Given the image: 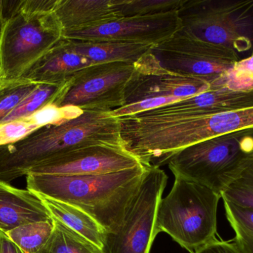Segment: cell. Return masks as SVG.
Segmentation results:
<instances>
[{
  "label": "cell",
  "instance_id": "obj_4",
  "mask_svg": "<svg viewBox=\"0 0 253 253\" xmlns=\"http://www.w3.org/2000/svg\"><path fill=\"white\" fill-rule=\"evenodd\" d=\"M221 195L209 187L175 177L168 196L161 199L156 234L168 233L190 253L216 239L217 209Z\"/></svg>",
  "mask_w": 253,
  "mask_h": 253
},
{
  "label": "cell",
  "instance_id": "obj_30",
  "mask_svg": "<svg viewBox=\"0 0 253 253\" xmlns=\"http://www.w3.org/2000/svg\"><path fill=\"white\" fill-rule=\"evenodd\" d=\"M178 101L180 100L175 98H151V99L144 100V101L113 110L110 111V114L112 117L120 118V117H126V116L133 115L138 113L145 112V111L159 108Z\"/></svg>",
  "mask_w": 253,
  "mask_h": 253
},
{
  "label": "cell",
  "instance_id": "obj_11",
  "mask_svg": "<svg viewBox=\"0 0 253 253\" xmlns=\"http://www.w3.org/2000/svg\"><path fill=\"white\" fill-rule=\"evenodd\" d=\"M141 164L143 163L127 151L124 145L95 144L80 147L57 156L34 168L28 173L56 175H105L132 169Z\"/></svg>",
  "mask_w": 253,
  "mask_h": 253
},
{
  "label": "cell",
  "instance_id": "obj_32",
  "mask_svg": "<svg viewBox=\"0 0 253 253\" xmlns=\"http://www.w3.org/2000/svg\"><path fill=\"white\" fill-rule=\"evenodd\" d=\"M0 253H24L5 233L0 230Z\"/></svg>",
  "mask_w": 253,
  "mask_h": 253
},
{
  "label": "cell",
  "instance_id": "obj_6",
  "mask_svg": "<svg viewBox=\"0 0 253 253\" xmlns=\"http://www.w3.org/2000/svg\"><path fill=\"white\" fill-rule=\"evenodd\" d=\"M181 32L191 38L253 53V0H184Z\"/></svg>",
  "mask_w": 253,
  "mask_h": 253
},
{
  "label": "cell",
  "instance_id": "obj_10",
  "mask_svg": "<svg viewBox=\"0 0 253 253\" xmlns=\"http://www.w3.org/2000/svg\"><path fill=\"white\" fill-rule=\"evenodd\" d=\"M181 28V20L178 11H175L153 16L120 18L67 33L64 38L156 46L170 38Z\"/></svg>",
  "mask_w": 253,
  "mask_h": 253
},
{
  "label": "cell",
  "instance_id": "obj_26",
  "mask_svg": "<svg viewBox=\"0 0 253 253\" xmlns=\"http://www.w3.org/2000/svg\"><path fill=\"white\" fill-rule=\"evenodd\" d=\"M184 0H119L123 17L153 16L178 11Z\"/></svg>",
  "mask_w": 253,
  "mask_h": 253
},
{
  "label": "cell",
  "instance_id": "obj_16",
  "mask_svg": "<svg viewBox=\"0 0 253 253\" xmlns=\"http://www.w3.org/2000/svg\"><path fill=\"white\" fill-rule=\"evenodd\" d=\"M41 199L28 189L0 180V230L6 233L22 224L52 219Z\"/></svg>",
  "mask_w": 253,
  "mask_h": 253
},
{
  "label": "cell",
  "instance_id": "obj_20",
  "mask_svg": "<svg viewBox=\"0 0 253 253\" xmlns=\"http://www.w3.org/2000/svg\"><path fill=\"white\" fill-rule=\"evenodd\" d=\"M68 83L63 85L37 84L20 103L2 120L1 124L32 115L49 104L56 105L66 91Z\"/></svg>",
  "mask_w": 253,
  "mask_h": 253
},
{
  "label": "cell",
  "instance_id": "obj_17",
  "mask_svg": "<svg viewBox=\"0 0 253 253\" xmlns=\"http://www.w3.org/2000/svg\"><path fill=\"white\" fill-rule=\"evenodd\" d=\"M54 13L64 35L123 18L119 0H57Z\"/></svg>",
  "mask_w": 253,
  "mask_h": 253
},
{
  "label": "cell",
  "instance_id": "obj_23",
  "mask_svg": "<svg viewBox=\"0 0 253 253\" xmlns=\"http://www.w3.org/2000/svg\"><path fill=\"white\" fill-rule=\"evenodd\" d=\"M211 89H226L236 92L253 91V53L235 62L230 68L211 82Z\"/></svg>",
  "mask_w": 253,
  "mask_h": 253
},
{
  "label": "cell",
  "instance_id": "obj_18",
  "mask_svg": "<svg viewBox=\"0 0 253 253\" xmlns=\"http://www.w3.org/2000/svg\"><path fill=\"white\" fill-rule=\"evenodd\" d=\"M66 40L76 52L88 59L93 64L113 62L136 63L153 46L114 41Z\"/></svg>",
  "mask_w": 253,
  "mask_h": 253
},
{
  "label": "cell",
  "instance_id": "obj_12",
  "mask_svg": "<svg viewBox=\"0 0 253 253\" xmlns=\"http://www.w3.org/2000/svg\"><path fill=\"white\" fill-rule=\"evenodd\" d=\"M253 129V106L205 117H176L169 120L168 136L181 150L208 138Z\"/></svg>",
  "mask_w": 253,
  "mask_h": 253
},
{
  "label": "cell",
  "instance_id": "obj_28",
  "mask_svg": "<svg viewBox=\"0 0 253 253\" xmlns=\"http://www.w3.org/2000/svg\"><path fill=\"white\" fill-rule=\"evenodd\" d=\"M83 112L84 111L78 107L72 105L58 106L55 104H49L25 118L41 129L72 120L81 115Z\"/></svg>",
  "mask_w": 253,
  "mask_h": 253
},
{
  "label": "cell",
  "instance_id": "obj_29",
  "mask_svg": "<svg viewBox=\"0 0 253 253\" xmlns=\"http://www.w3.org/2000/svg\"><path fill=\"white\" fill-rule=\"evenodd\" d=\"M38 129L27 118L0 124V147L19 142Z\"/></svg>",
  "mask_w": 253,
  "mask_h": 253
},
{
  "label": "cell",
  "instance_id": "obj_14",
  "mask_svg": "<svg viewBox=\"0 0 253 253\" xmlns=\"http://www.w3.org/2000/svg\"><path fill=\"white\" fill-rule=\"evenodd\" d=\"M251 106H253V91L236 92L226 89H211L190 98L133 115L158 117H205Z\"/></svg>",
  "mask_w": 253,
  "mask_h": 253
},
{
  "label": "cell",
  "instance_id": "obj_9",
  "mask_svg": "<svg viewBox=\"0 0 253 253\" xmlns=\"http://www.w3.org/2000/svg\"><path fill=\"white\" fill-rule=\"evenodd\" d=\"M135 71V63L93 64L68 83L56 105L78 107L83 111H111L125 105V91Z\"/></svg>",
  "mask_w": 253,
  "mask_h": 253
},
{
  "label": "cell",
  "instance_id": "obj_2",
  "mask_svg": "<svg viewBox=\"0 0 253 253\" xmlns=\"http://www.w3.org/2000/svg\"><path fill=\"white\" fill-rule=\"evenodd\" d=\"M147 166L94 175L28 173L27 189L33 193L80 208L106 233L117 230L126 207L141 185Z\"/></svg>",
  "mask_w": 253,
  "mask_h": 253
},
{
  "label": "cell",
  "instance_id": "obj_22",
  "mask_svg": "<svg viewBox=\"0 0 253 253\" xmlns=\"http://www.w3.org/2000/svg\"><path fill=\"white\" fill-rule=\"evenodd\" d=\"M54 229L47 243L38 253H102L83 236L54 219Z\"/></svg>",
  "mask_w": 253,
  "mask_h": 253
},
{
  "label": "cell",
  "instance_id": "obj_8",
  "mask_svg": "<svg viewBox=\"0 0 253 253\" xmlns=\"http://www.w3.org/2000/svg\"><path fill=\"white\" fill-rule=\"evenodd\" d=\"M168 175L160 167L147 166L139 188L126 207L117 230L106 233L102 253H150L156 239L158 206Z\"/></svg>",
  "mask_w": 253,
  "mask_h": 253
},
{
  "label": "cell",
  "instance_id": "obj_24",
  "mask_svg": "<svg viewBox=\"0 0 253 253\" xmlns=\"http://www.w3.org/2000/svg\"><path fill=\"white\" fill-rule=\"evenodd\" d=\"M227 220L234 230L236 242L243 253H253V210L224 202Z\"/></svg>",
  "mask_w": 253,
  "mask_h": 253
},
{
  "label": "cell",
  "instance_id": "obj_25",
  "mask_svg": "<svg viewBox=\"0 0 253 253\" xmlns=\"http://www.w3.org/2000/svg\"><path fill=\"white\" fill-rule=\"evenodd\" d=\"M221 199L253 210V155L244 162L236 178L223 192Z\"/></svg>",
  "mask_w": 253,
  "mask_h": 253
},
{
  "label": "cell",
  "instance_id": "obj_15",
  "mask_svg": "<svg viewBox=\"0 0 253 253\" xmlns=\"http://www.w3.org/2000/svg\"><path fill=\"white\" fill-rule=\"evenodd\" d=\"M90 65L93 63L76 52L68 40L64 38L21 78L38 84L63 85Z\"/></svg>",
  "mask_w": 253,
  "mask_h": 253
},
{
  "label": "cell",
  "instance_id": "obj_5",
  "mask_svg": "<svg viewBox=\"0 0 253 253\" xmlns=\"http://www.w3.org/2000/svg\"><path fill=\"white\" fill-rule=\"evenodd\" d=\"M253 152V129L208 138L175 153L168 163L175 177L222 194Z\"/></svg>",
  "mask_w": 253,
  "mask_h": 253
},
{
  "label": "cell",
  "instance_id": "obj_21",
  "mask_svg": "<svg viewBox=\"0 0 253 253\" xmlns=\"http://www.w3.org/2000/svg\"><path fill=\"white\" fill-rule=\"evenodd\" d=\"M54 229L53 218L22 224L6 232V235L24 253H38L44 246Z\"/></svg>",
  "mask_w": 253,
  "mask_h": 253
},
{
  "label": "cell",
  "instance_id": "obj_13",
  "mask_svg": "<svg viewBox=\"0 0 253 253\" xmlns=\"http://www.w3.org/2000/svg\"><path fill=\"white\" fill-rule=\"evenodd\" d=\"M211 89V80L204 77L162 70L138 69L135 66V71L125 91V105L151 98L183 100Z\"/></svg>",
  "mask_w": 253,
  "mask_h": 253
},
{
  "label": "cell",
  "instance_id": "obj_33",
  "mask_svg": "<svg viewBox=\"0 0 253 253\" xmlns=\"http://www.w3.org/2000/svg\"><path fill=\"white\" fill-rule=\"evenodd\" d=\"M14 1L11 0H0V34L2 31L4 22L10 16V12L13 8Z\"/></svg>",
  "mask_w": 253,
  "mask_h": 253
},
{
  "label": "cell",
  "instance_id": "obj_34",
  "mask_svg": "<svg viewBox=\"0 0 253 253\" xmlns=\"http://www.w3.org/2000/svg\"></svg>",
  "mask_w": 253,
  "mask_h": 253
},
{
  "label": "cell",
  "instance_id": "obj_1",
  "mask_svg": "<svg viewBox=\"0 0 253 253\" xmlns=\"http://www.w3.org/2000/svg\"><path fill=\"white\" fill-rule=\"evenodd\" d=\"M121 144L120 118L110 111H84L72 120L41 128L19 142L0 147V180L10 182L71 150Z\"/></svg>",
  "mask_w": 253,
  "mask_h": 253
},
{
  "label": "cell",
  "instance_id": "obj_7",
  "mask_svg": "<svg viewBox=\"0 0 253 253\" xmlns=\"http://www.w3.org/2000/svg\"><path fill=\"white\" fill-rule=\"evenodd\" d=\"M239 59L240 56L230 49L191 38L178 31L153 46L135 66L204 77L212 82Z\"/></svg>",
  "mask_w": 253,
  "mask_h": 253
},
{
  "label": "cell",
  "instance_id": "obj_19",
  "mask_svg": "<svg viewBox=\"0 0 253 253\" xmlns=\"http://www.w3.org/2000/svg\"><path fill=\"white\" fill-rule=\"evenodd\" d=\"M35 194L41 199L52 218L83 236L102 251L106 231L94 218L77 206Z\"/></svg>",
  "mask_w": 253,
  "mask_h": 253
},
{
  "label": "cell",
  "instance_id": "obj_3",
  "mask_svg": "<svg viewBox=\"0 0 253 253\" xmlns=\"http://www.w3.org/2000/svg\"><path fill=\"white\" fill-rule=\"evenodd\" d=\"M57 0H18L0 34V80L21 78L64 39Z\"/></svg>",
  "mask_w": 253,
  "mask_h": 253
},
{
  "label": "cell",
  "instance_id": "obj_31",
  "mask_svg": "<svg viewBox=\"0 0 253 253\" xmlns=\"http://www.w3.org/2000/svg\"><path fill=\"white\" fill-rule=\"evenodd\" d=\"M193 253H243L235 242L215 239Z\"/></svg>",
  "mask_w": 253,
  "mask_h": 253
},
{
  "label": "cell",
  "instance_id": "obj_27",
  "mask_svg": "<svg viewBox=\"0 0 253 253\" xmlns=\"http://www.w3.org/2000/svg\"><path fill=\"white\" fill-rule=\"evenodd\" d=\"M37 84L24 78L0 80V124Z\"/></svg>",
  "mask_w": 253,
  "mask_h": 253
}]
</instances>
